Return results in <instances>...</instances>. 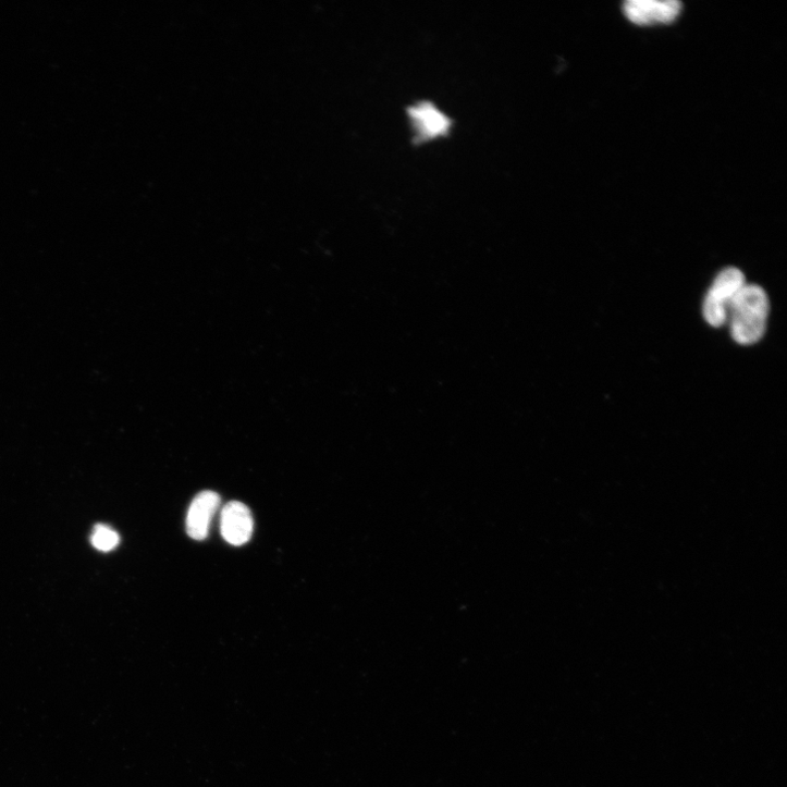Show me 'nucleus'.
Returning <instances> with one entry per match:
<instances>
[{"instance_id": "7ed1b4c3", "label": "nucleus", "mask_w": 787, "mask_h": 787, "mask_svg": "<svg viewBox=\"0 0 787 787\" xmlns=\"http://www.w3.org/2000/svg\"><path fill=\"white\" fill-rule=\"evenodd\" d=\"M677 0H628L624 13L628 21L638 26L671 24L681 12Z\"/></svg>"}, {"instance_id": "f257e3e1", "label": "nucleus", "mask_w": 787, "mask_h": 787, "mask_svg": "<svg viewBox=\"0 0 787 787\" xmlns=\"http://www.w3.org/2000/svg\"><path fill=\"white\" fill-rule=\"evenodd\" d=\"M770 313L766 293L757 285L746 284L728 309L730 334L742 346L760 342L765 334Z\"/></svg>"}, {"instance_id": "423d86ee", "label": "nucleus", "mask_w": 787, "mask_h": 787, "mask_svg": "<svg viewBox=\"0 0 787 787\" xmlns=\"http://www.w3.org/2000/svg\"><path fill=\"white\" fill-rule=\"evenodd\" d=\"M410 116L421 138L440 135L447 130V119L429 104L420 106L410 111Z\"/></svg>"}, {"instance_id": "0eeeda50", "label": "nucleus", "mask_w": 787, "mask_h": 787, "mask_svg": "<svg viewBox=\"0 0 787 787\" xmlns=\"http://www.w3.org/2000/svg\"><path fill=\"white\" fill-rule=\"evenodd\" d=\"M93 546L101 553H110L114 551L121 543V538L116 531L104 524L96 525L91 538Z\"/></svg>"}, {"instance_id": "f03ea898", "label": "nucleus", "mask_w": 787, "mask_h": 787, "mask_svg": "<svg viewBox=\"0 0 787 787\" xmlns=\"http://www.w3.org/2000/svg\"><path fill=\"white\" fill-rule=\"evenodd\" d=\"M746 284L745 275L735 268L726 269L716 276L702 307L703 318L709 325L722 328L727 323L729 306Z\"/></svg>"}, {"instance_id": "20e7f679", "label": "nucleus", "mask_w": 787, "mask_h": 787, "mask_svg": "<svg viewBox=\"0 0 787 787\" xmlns=\"http://www.w3.org/2000/svg\"><path fill=\"white\" fill-rule=\"evenodd\" d=\"M221 536L232 546H243L254 532V519L249 508L242 502L231 501L221 511Z\"/></svg>"}, {"instance_id": "39448f33", "label": "nucleus", "mask_w": 787, "mask_h": 787, "mask_svg": "<svg viewBox=\"0 0 787 787\" xmlns=\"http://www.w3.org/2000/svg\"><path fill=\"white\" fill-rule=\"evenodd\" d=\"M220 503V495L210 490L202 491L194 497L186 517V531L190 539L204 541L208 538L211 521Z\"/></svg>"}]
</instances>
